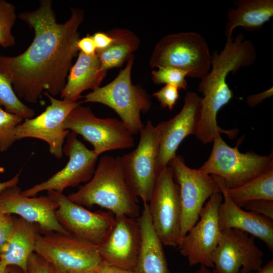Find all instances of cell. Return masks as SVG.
I'll list each match as a JSON object with an SVG mask.
<instances>
[{"instance_id":"cell-34","label":"cell","mask_w":273,"mask_h":273,"mask_svg":"<svg viewBox=\"0 0 273 273\" xmlns=\"http://www.w3.org/2000/svg\"><path fill=\"white\" fill-rule=\"evenodd\" d=\"M10 215L2 214L0 215V254L10 238L13 228L14 220Z\"/></svg>"},{"instance_id":"cell-30","label":"cell","mask_w":273,"mask_h":273,"mask_svg":"<svg viewBox=\"0 0 273 273\" xmlns=\"http://www.w3.org/2000/svg\"><path fill=\"white\" fill-rule=\"evenodd\" d=\"M187 76L188 74L186 71L168 66L158 67L151 72L152 79L154 83L171 84L179 89H187Z\"/></svg>"},{"instance_id":"cell-43","label":"cell","mask_w":273,"mask_h":273,"mask_svg":"<svg viewBox=\"0 0 273 273\" xmlns=\"http://www.w3.org/2000/svg\"><path fill=\"white\" fill-rule=\"evenodd\" d=\"M7 267L8 266L0 260V273H7Z\"/></svg>"},{"instance_id":"cell-32","label":"cell","mask_w":273,"mask_h":273,"mask_svg":"<svg viewBox=\"0 0 273 273\" xmlns=\"http://www.w3.org/2000/svg\"><path fill=\"white\" fill-rule=\"evenodd\" d=\"M242 207L273 219V201L264 199L252 200L245 203Z\"/></svg>"},{"instance_id":"cell-33","label":"cell","mask_w":273,"mask_h":273,"mask_svg":"<svg viewBox=\"0 0 273 273\" xmlns=\"http://www.w3.org/2000/svg\"><path fill=\"white\" fill-rule=\"evenodd\" d=\"M26 273H51L50 264L36 253L29 258Z\"/></svg>"},{"instance_id":"cell-12","label":"cell","mask_w":273,"mask_h":273,"mask_svg":"<svg viewBox=\"0 0 273 273\" xmlns=\"http://www.w3.org/2000/svg\"><path fill=\"white\" fill-rule=\"evenodd\" d=\"M77 135L70 131L66 137L63 151L69 157V160L65 167L47 180L22 191L23 196L34 197L45 191L62 193L67 188L75 187L91 179L98 156L93 150L86 148Z\"/></svg>"},{"instance_id":"cell-19","label":"cell","mask_w":273,"mask_h":273,"mask_svg":"<svg viewBox=\"0 0 273 273\" xmlns=\"http://www.w3.org/2000/svg\"><path fill=\"white\" fill-rule=\"evenodd\" d=\"M16 186L0 193V207L3 214H15L25 220L33 223L47 233L70 234L59 223L56 211L59 204L48 194L39 197H25Z\"/></svg>"},{"instance_id":"cell-42","label":"cell","mask_w":273,"mask_h":273,"mask_svg":"<svg viewBox=\"0 0 273 273\" xmlns=\"http://www.w3.org/2000/svg\"><path fill=\"white\" fill-rule=\"evenodd\" d=\"M195 273H212L206 266L200 265V267L196 271ZM240 273H253L252 272H245L240 271Z\"/></svg>"},{"instance_id":"cell-20","label":"cell","mask_w":273,"mask_h":273,"mask_svg":"<svg viewBox=\"0 0 273 273\" xmlns=\"http://www.w3.org/2000/svg\"><path fill=\"white\" fill-rule=\"evenodd\" d=\"M212 175L219 185L223 198L217 211L220 230L233 229L247 233L261 240L269 250L272 252L273 219L243 210L235 204L227 194L223 179L219 176Z\"/></svg>"},{"instance_id":"cell-7","label":"cell","mask_w":273,"mask_h":273,"mask_svg":"<svg viewBox=\"0 0 273 273\" xmlns=\"http://www.w3.org/2000/svg\"><path fill=\"white\" fill-rule=\"evenodd\" d=\"M34 252L52 267L64 272L96 269L102 263L97 245L71 234L38 232Z\"/></svg>"},{"instance_id":"cell-18","label":"cell","mask_w":273,"mask_h":273,"mask_svg":"<svg viewBox=\"0 0 273 273\" xmlns=\"http://www.w3.org/2000/svg\"><path fill=\"white\" fill-rule=\"evenodd\" d=\"M141 244L136 218L115 216L114 221L98 245L102 263L133 271Z\"/></svg>"},{"instance_id":"cell-9","label":"cell","mask_w":273,"mask_h":273,"mask_svg":"<svg viewBox=\"0 0 273 273\" xmlns=\"http://www.w3.org/2000/svg\"><path fill=\"white\" fill-rule=\"evenodd\" d=\"M168 166H170L173 178L179 188L180 242L198 220L206 201L214 193L221 191L212 175L188 167L181 156L176 155Z\"/></svg>"},{"instance_id":"cell-8","label":"cell","mask_w":273,"mask_h":273,"mask_svg":"<svg viewBox=\"0 0 273 273\" xmlns=\"http://www.w3.org/2000/svg\"><path fill=\"white\" fill-rule=\"evenodd\" d=\"M63 127L79 134L94 147L97 155L134 146V139L121 120L97 117L88 107L79 104L68 115Z\"/></svg>"},{"instance_id":"cell-44","label":"cell","mask_w":273,"mask_h":273,"mask_svg":"<svg viewBox=\"0 0 273 273\" xmlns=\"http://www.w3.org/2000/svg\"><path fill=\"white\" fill-rule=\"evenodd\" d=\"M3 214V212H2V209L0 207V215H2Z\"/></svg>"},{"instance_id":"cell-22","label":"cell","mask_w":273,"mask_h":273,"mask_svg":"<svg viewBox=\"0 0 273 273\" xmlns=\"http://www.w3.org/2000/svg\"><path fill=\"white\" fill-rule=\"evenodd\" d=\"M100 68L97 53L86 55L79 52L76 62L69 70L67 81L60 94L61 98L67 102H76L84 90H93L100 87L107 73L101 71Z\"/></svg>"},{"instance_id":"cell-24","label":"cell","mask_w":273,"mask_h":273,"mask_svg":"<svg viewBox=\"0 0 273 273\" xmlns=\"http://www.w3.org/2000/svg\"><path fill=\"white\" fill-rule=\"evenodd\" d=\"M36 225L20 217L14 220L11 236L0 254V260L7 266L14 265L27 272L28 261L34 252Z\"/></svg>"},{"instance_id":"cell-36","label":"cell","mask_w":273,"mask_h":273,"mask_svg":"<svg viewBox=\"0 0 273 273\" xmlns=\"http://www.w3.org/2000/svg\"><path fill=\"white\" fill-rule=\"evenodd\" d=\"M97 51H102L107 48L112 43V38L107 32H97L93 35Z\"/></svg>"},{"instance_id":"cell-1","label":"cell","mask_w":273,"mask_h":273,"mask_svg":"<svg viewBox=\"0 0 273 273\" xmlns=\"http://www.w3.org/2000/svg\"><path fill=\"white\" fill-rule=\"evenodd\" d=\"M33 30L28 48L14 57L0 55V72L10 81L17 97L35 103L44 92L60 94L66 83L72 60L78 54V29L82 10L72 8L69 19L58 23L51 0H41L32 11L18 15Z\"/></svg>"},{"instance_id":"cell-4","label":"cell","mask_w":273,"mask_h":273,"mask_svg":"<svg viewBox=\"0 0 273 273\" xmlns=\"http://www.w3.org/2000/svg\"><path fill=\"white\" fill-rule=\"evenodd\" d=\"M134 56L110 82L86 95L82 102L98 103L112 109L128 130L136 134L143 129L141 114L147 112L152 102L150 95L140 85L132 83L131 74Z\"/></svg>"},{"instance_id":"cell-16","label":"cell","mask_w":273,"mask_h":273,"mask_svg":"<svg viewBox=\"0 0 273 273\" xmlns=\"http://www.w3.org/2000/svg\"><path fill=\"white\" fill-rule=\"evenodd\" d=\"M59 207L56 211L57 218L61 225L76 237L98 245L111 226L115 215L111 212H92L84 207L71 201L63 193L50 191Z\"/></svg>"},{"instance_id":"cell-29","label":"cell","mask_w":273,"mask_h":273,"mask_svg":"<svg viewBox=\"0 0 273 273\" xmlns=\"http://www.w3.org/2000/svg\"><path fill=\"white\" fill-rule=\"evenodd\" d=\"M24 119L4 110L0 106V152L6 151L16 141V127Z\"/></svg>"},{"instance_id":"cell-37","label":"cell","mask_w":273,"mask_h":273,"mask_svg":"<svg viewBox=\"0 0 273 273\" xmlns=\"http://www.w3.org/2000/svg\"><path fill=\"white\" fill-rule=\"evenodd\" d=\"M272 95L273 88L271 86L268 89L260 93L248 96L247 97L246 101L251 108H253L262 102L265 99L272 97Z\"/></svg>"},{"instance_id":"cell-25","label":"cell","mask_w":273,"mask_h":273,"mask_svg":"<svg viewBox=\"0 0 273 273\" xmlns=\"http://www.w3.org/2000/svg\"><path fill=\"white\" fill-rule=\"evenodd\" d=\"M112 38L106 49L97 51L101 71L108 72L127 62L139 48L141 41L133 32L124 28H115L107 31Z\"/></svg>"},{"instance_id":"cell-31","label":"cell","mask_w":273,"mask_h":273,"mask_svg":"<svg viewBox=\"0 0 273 273\" xmlns=\"http://www.w3.org/2000/svg\"><path fill=\"white\" fill-rule=\"evenodd\" d=\"M179 89L171 84H165L160 90L153 94V96L159 102L162 108L172 110L179 99Z\"/></svg>"},{"instance_id":"cell-26","label":"cell","mask_w":273,"mask_h":273,"mask_svg":"<svg viewBox=\"0 0 273 273\" xmlns=\"http://www.w3.org/2000/svg\"><path fill=\"white\" fill-rule=\"evenodd\" d=\"M226 193L240 207L250 201H273V168L238 187L228 189Z\"/></svg>"},{"instance_id":"cell-39","label":"cell","mask_w":273,"mask_h":273,"mask_svg":"<svg viewBox=\"0 0 273 273\" xmlns=\"http://www.w3.org/2000/svg\"><path fill=\"white\" fill-rule=\"evenodd\" d=\"M19 173L17 174L13 178L8 181L4 182L0 181V193L9 187L16 186L19 180Z\"/></svg>"},{"instance_id":"cell-2","label":"cell","mask_w":273,"mask_h":273,"mask_svg":"<svg viewBox=\"0 0 273 273\" xmlns=\"http://www.w3.org/2000/svg\"><path fill=\"white\" fill-rule=\"evenodd\" d=\"M67 197L83 207L99 206L115 216L136 219L141 214L138 197L126 180L120 156L101 157L91 179Z\"/></svg>"},{"instance_id":"cell-40","label":"cell","mask_w":273,"mask_h":273,"mask_svg":"<svg viewBox=\"0 0 273 273\" xmlns=\"http://www.w3.org/2000/svg\"><path fill=\"white\" fill-rule=\"evenodd\" d=\"M256 273H273V260H270L264 266L261 267Z\"/></svg>"},{"instance_id":"cell-45","label":"cell","mask_w":273,"mask_h":273,"mask_svg":"<svg viewBox=\"0 0 273 273\" xmlns=\"http://www.w3.org/2000/svg\"><path fill=\"white\" fill-rule=\"evenodd\" d=\"M11 273H17V272L15 271H12Z\"/></svg>"},{"instance_id":"cell-13","label":"cell","mask_w":273,"mask_h":273,"mask_svg":"<svg viewBox=\"0 0 273 273\" xmlns=\"http://www.w3.org/2000/svg\"><path fill=\"white\" fill-rule=\"evenodd\" d=\"M222 199L221 192L211 196L197 222L178 244L180 254L187 258L190 266L200 264L213 267L212 255L221 233L217 211Z\"/></svg>"},{"instance_id":"cell-27","label":"cell","mask_w":273,"mask_h":273,"mask_svg":"<svg viewBox=\"0 0 273 273\" xmlns=\"http://www.w3.org/2000/svg\"><path fill=\"white\" fill-rule=\"evenodd\" d=\"M0 106L5 110L22 117L24 119L31 118L35 114L34 110L25 104L14 93L9 79L0 72Z\"/></svg>"},{"instance_id":"cell-28","label":"cell","mask_w":273,"mask_h":273,"mask_svg":"<svg viewBox=\"0 0 273 273\" xmlns=\"http://www.w3.org/2000/svg\"><path fill=\"white\" fill-rule=\"evenodd\" d=\"M16 19L15 6L5 0H0V46L4 48L15 44L12 28Z\"/></svg>"},{"instance_id":"cell-11","label":"cell","mask_w":273,"mask_h":273,"mask_svg":"<svg viewBox=\"0 0 273 273\" xmlns=\"http://www.w3.org/2000/svg\"><path fill=\"white\" fill-rule=\"evenodd\" d=\"M148 204L153 226L163 245L178 246L181 202L179 186L173 178L170 166L159 173Z\"/></svg>"},{"instance_id":"cell-15","label":"cell","mask_w":273,"mask_h":273,"mask_svg":"<svg viewBox=\"0 0 273 273\" xmlns=\"http://www.w3.org/2000/svg\"><path fill=\"white\" fill-rule=\"evenodd\" d=\"M263 255L253 236L236 229L223 230L213 253L212 273L257 271Z\"/></svg>"},{"instance_id":"cell-5","label":"cell","mask_w":273,"mask_h":273,"mask_svg":"<svg viewBox=\"0 0 273 273\" xmlns=\"http://www.w3.org/2000/svg\"><path fill=\"white\" fill-rule=\"evenodd\" d=\"M238 140L235 147L229 146L221 135L213 140L212 149L208 159L198 168L208 174L221 177L228 189L245 184L273 168V153L261 155L253 151L241 152Z\"/></svg>"},{"instance_id":"cell-14","label":"cell","mask_w":273,"mask_h":273,"mask_svg":"<svg viewBox=\"0 0 273 273\" xmlns=\"http://www.w3.org/2000/svg\"><path fill=\"white\" fill-rule=\"evenodd\" d=\"M43 94L49 98L50 105L36 117L26 118L16 127V140L27 138L41 140L48 144L50 153L59 159L63 155V144L70 132L64 128V121L80 103L58 100L45 92Z\"/></svg>"},{"instance_id":"cell-10","label":"cell","mask_w":273,"mask_h":273,"mask_svg":"<svg viewBox=\"0 0 273 273\" xmlns=\"http://www.w3.org/2000/svg\"><path fill=\"white\" fill-rule=\"evenodd\" d=\"M159 133L148 120L142 130L136 148L120 156L126 180L133 193L148 203L153 191L158 173L157 161Z\"/></svg>"},{"instance_id":"cell-23","label":"cell","mask_w":273,"mask_h":273,"mask_svg":"<svg viewBox=\"0 0 273 273\" xmlns=\"http://www.w3.org/2000/svg\"><path fill=\"white\" fill-rule=\"evenodd\" d=\"M234 4L236 8L227 13L226 39L232 36L237 27L247 31H259L273 16L272 0H236Z\"/></svg>"},{"instance_id":"cell-41","label":"cell","mask_w":273,"mask_h":273,"mask_svg":"<svg viewBox=\"0 0 273 273\" xmlns=\"http://www.w3.org/2000/svg\"><path fill=\"white\" fill-rule=\"evenodd\" d=\"M99 268L96 269H93V270H86V271H83L70 272H64V271H60L50 265L51 273H99Z\"/></svg>"},{"instance_id":"cell-6","label":"cell","mask_w":273,"mask_h":273,"mask_svg":"<svg viewBox=\"0 0 273 273\" xmlns=\"http://www.w3.org/2000/svg\"><path fill=\"white\" fill-rule=\"evenodd\" d=\"M151 68L168 66L203 78L211 69V55L205 39L195 32L169 34L156 44L149 60Z\"/></svg>"},{"instance_id":"cell-17","label":"cell","mask_w":273,"mask_h":273,"mask_svg":"<svg viewBox=\"0 0 273 273\" xmlns=\"http://www.w3.org/2000/svg\"><path fill=\"white\" fill-rule=\"evenodd\" d=\"M201 100L202 98L196 93L187 92L180 112L172 118L156 125L159 133L158 174L175 156L183 141L190 134L196 135L201 115Z\"/></svg>"},{"instance_id":"cell-3","label":"cell","mask_w":273,"mask_h":273,"mask_svg":"<svg viewBox=\"0 0 273 273\" xmlns=\"http://www.w3.org/2000/svg\"><path fill=\"white\" fill-rule=\"evenodd\" d=\"M257 57L256 48L250 40L245 39L242 33L234 38H227L223 50L215 51L211 55V69L201 79L198 89L203 94L202 112L209 117H215L219 110L228 104L234 96L226 78L242 67H249Z\"/></svg>"},{"instance_id":"cell-35","label":"cell","mask_w":273,"mask_h":273,"mask_svg":"<svg viewBox=\"0 0 273 273\" xmlns=\"http://www.w3.org/2000/svg\"><path fill=\"white\" fill-rule=\"evenodd\" d=\"M77 46L79 51L86 55H94L97 53V48L92 35L87 34L80 38Z\"/></svg>"},{"instance_id":"cell-38","label":"cell","mask_w":273,"mask_h":273,"mask_svg":"<svg viewBox=\"0 0 273 273\" xmlns=\"http://www.w3.org/2000/svg\"><path fill=\"white\" fill-rule=\"evenodd\" d=\"M99 273H133V272L102 263L99 268Z\"/></svg>"},{"instance_id":"cell-21","label":"cell","mask_w":273,"mask_h":273,"mask_svg":"<svg viewBox=\"0 0 273 273\" xmlns=\"http://www.w3.org/2000/svg\"><path fill=\"white\" fill-rule=\"evenodd\" d=\"M136 219L140 229L141 244L133 273H171L163 244L153 226L148 203H144Z\"/></svg>"}]
</instances>
